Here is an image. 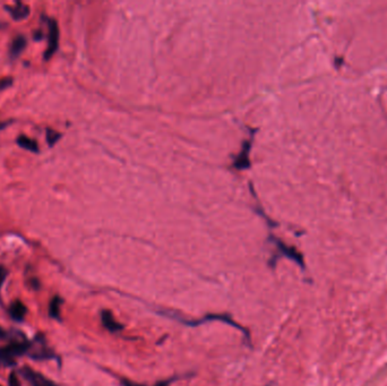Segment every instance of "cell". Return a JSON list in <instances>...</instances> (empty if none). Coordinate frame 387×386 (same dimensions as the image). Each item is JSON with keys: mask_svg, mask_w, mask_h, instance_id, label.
<instances>
[{"mask_svg": "<svg viewBox=\"0 0 387 386\" xmlns=\"http://www.w3.org/2000/svg\"><path fill=\"white\" fill-rule=\"evenodd\" d=\"M32 342L26 339L21 333L17 337H13L5 347L0 348V366L10 367L15 365V358L29 353Z\"/></svg>", "mask_w": 387, "mask_h": 386, "instance_id": "obj_1", "label": "cell"}, {"mask_svg": "<svg viewBox=\"0 0 387 386\" xmlns=\"http://www.w3.org/2000/svg\"><path fill=\"white\" fill-rule=\"evenodd\" d=\"M48 47L43 54L45 60H50L59 47V26L55 18L48 19Z\"/></svg>", "mask_w": 387, "mask_h": 386, "instance_id": "obj_2", "label": "cell"}, {"mask_svg": "<svg viewBox=\"0 0 387 386\" xmlns=\"http://www.w3.org/2000/svg\"><path fill=\"white\" fill-rule=\"evenodd\" d=\"M166 315H167V314H166ZM167 316H170L171 318H173V320H177V321H179V322H181V323L186 324V325H189V326H197V325H199V324L206 323V322H212V321H214V320L221 321V322H225V323H228V324H230V325L234 326L235 329H239L243 334H245V335H246L247 337H249V333L247 332L245 329L241 328L240 325H238L237 323H234V321L232 320V318H231V317L228 316V315H207V316H205L204 318H202V320H198V321H188V320H185V318H181V317L177 316V315H175V314H172V315H167Z\"/></svg>", "mask_w": 387, "mask_h": 386, "instance_id": "obj_3", "label": "cell"}, {"mask_svg": "<svg viewBox=\"0 0 387 386\" xmlns=\"http://www.w3.org/2000/svg\"><path fill=\"white\" fill-rule=\"evenodd\" d=\"M22 374L30 382L32 386H57L54 382H51L46 376H43L42 374L35 372L30 367H26V366L22 368Z\"/></svg>", "mask_w": 387, "mask_h": 386, "instance_id": "obj_4", "label": "cell"}, {"mask_svg": "<svg viewBox=\"0 0 387 386\" xmlns=\"http://www.w3.org/2000/svg\"><path fill=\"white\" fill-rule=\"evenodd\" d=\"M7 13H9L14 21H23L30 16V7L21 1H17L14 6H5Z\"/></svg>", "mask_w": 387, "mask_h": 386, "instance_id": "obj_5", "label": "cell"}, {"mask_svg": "<svg viewBox=\"0 0 387 386\" xmlns=\"http://www.w3.org/2000/svg\"><path fill=\"white\" fill-rule=\"evenodd\" d=\"M101 321L103 326H105L108 331H110L111 333L119 332L123 329V326L121 324H119L118 322L114 320L113 315L111 314V312H109V310H102Z\"/></svg>", "mask_w": 387, "mask_h": 386, "instance_id": "obj_6", "label": "cell"}, {"mask_svg": "<svg viewBox=\"0 0 387 386\" xmlns=\"http://www.w3.org/2000/svg\"><path fill=\"white\" fill-rule=\"evenodd\" d=\"M26 43H27L26 39L25 37H23V35H17V37L13 40V42L10 43V48H9L10 60H15L16 58L19 57V55L25 50Z\"/></svg>", "mask_w": 387, "mask_h": 386, "instance_id": "obj_7", "label": "cell"}, {"mask_svg": "<svg viewBox=\"0 0 387 386\" xmlns=\"http://www.w3.org/2000/svg\"><path fill=\"white\" fill-rule=\"evenodd\" d=\"M27 309L22 301L16 300L9 306V315L16 322H23Z\"/></svg>", "mask_w": 387, "mask_h": 386, "instance_id": "obj_8", "label": "cell"}, {"mask_svg": "<svg viewBox=\"0 0 387 386\" xmlns=\"http://www.w3.org/2000/svg\"><path fill=\"white\" fill-rule=\"evenodd\" d=\"M16 143H17V145L19 147H22V149L29 151V152H32V153H39L40 152V149H39L37 141H34V139L25 136V135H21V136H18L17 139H16Z\"/></svg>", "mask_w": 387, "mask_h": 386, "instance_id": "obj_9", "label": "cell"}, {"mask_svg": "<svg viewBox=\"0 0 387 386\" xmlns=\"http://www.w3.org/2000/svg\"><path fill=\"white\" fill-rule=\"evenodd\" d=\"M62 300L59 296H55L50 301L49 305V315L54 320L60 321V307H61Z\"/></svg>", "mask_w": 387, "mask_h": 386, "instance_id": "obj_10", "label": "cell"}, {"mask_svg": "<svg viewBox=\"0 0 387 386\" xmlns=\"http://www.w3.org/2000/svg\"><path fill=\"white\" fill-rule=\"evenodd\" d=\"M248 149H249V144L248 146H245V149H243L242 153L239 154V157L237 160H235V166L239 169H242V168H246L247 165H248Z\"/></svg>", "mask_w": 387, "mask_h": 386, "instance_id": "obj_11", "label": "cell"}, {"mask_svg": "<svg viewBox=\"0 0 387 386\" xmlns=\"http://www.w3.org/2000/svg\"><path fill=\"white\" fill-rule=\"evenodd\" d=\"M46 136H47V143L50 147L54 146L55 143H57L59 139L61 138V134L55 131V129L51 128H47L46 129Z\"/></svg>", "mask_w": 387, "mask_h": 386, "instance_id": "obj_12", "label": "cell"}, {"mask_svg": "<svg viewBox=\"0 0 387 386\" xmlns=\"http://www.w3.org/2000/svg\"><path fill=\"white\" fill-rule=\"evenodd\" d=\"M13 82H14V79L11 77H5V78L0 79V91H3V90L8 89V87H10L11 85H13Z\"/></svg>", "mask_w": 387, "mask_h": 386, "instance_id": "obj_13", "label": "cell"}, {"mask_svg": "<svg viewBox=\"0 0 387 386\" xmlns=\"http://www.w3.org/2000/svg\"><path fill=\"white\" fill-rule=\"evenodd\" d=\"M8 386H21L18 376L16 375V373H14V372L10 373L9 377H8Z\"/></svg>", "mask_w": 387, "mask_h": 386, "instance_id": "obj_14", "label": "cell"}, {"mask_svg": "<svg viewBox=\"0 0 387 386\" xmlns=\"http://www.w3.org/2000/svg\"><path fill=\"white\" fill-rule=\"evenodd\" d=\"M7 270L3 268V266H0V289H1V285L3 284V282H5L6 280V276H7Z\"/></svg>", "mask_w": 387, "mask_h": 386, "instance_id": "obj_15", "label": "cell"}, {"mask_svg": "<svg viewBox=\"0 0 387 386\" xmlns=\"http://www.w3.org/2000/svg\"><path fill=\"white\" fill-rule=\"evenodd\" d=\"M42 37H43V33H42L41 31H37L34 33V40H35V41H40V40L42 39Z\"/></svg>", "mask_w": 387, "mask_h": 386, "instance_id": "obj_16", "label": "cell"}, {"mask_svg": "<svg viewBox=\"0 0 387 386\" xmlns=\"http://www.w3.org/2000/svg\"><path fill=\"white\" fill-rule=\"evenodd\" d=\"M7 126V124H6V122H0V130H1V129H3V128H5V127Z\"/></svg>", "mask_w": 387, "mask_h": 386, "instance_id": "obj_17", "label": "cell"}, {"mask_svg": "<svg viewBox=\"0 0 387 386\" xmlns=\"http://www.w3.org/2000/svg\"><path fill=\"white\" fill-rule=\"evenodd\" d=\"M0 386H1V385H0Z\"/></svg>", "mask_w": 387, "mask_h": 386, "instance_id": "obj_18", "label": "cell"}]
</instances>
